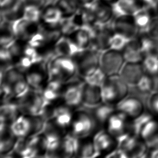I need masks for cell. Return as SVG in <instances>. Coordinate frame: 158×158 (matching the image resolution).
I'll return each mask as SVG.
<instances>
[{"mask_svg":"<svg viewBox=\"0 0 158 158\" xmlns=\"http://www.w3.org/2000/svg\"><path fill=\"white\" fill-rule=\"evenodd\" d=\"M62 17L61 12L56 6L48 7L41 14L44 23L51 27H55L59 24Z\"/></svg>","mask_w":158,"mask_h":158,"instance_id":"484cf974","label":"cell"},{"mask_svg":"<svg viewBox=\"0 0 158 158\" xmlns=\"http://www.w3.org/2000/svg\"><path fill=\"white\" fill-rule=\"evenodd\" d=\"M138 137L147 145L148 148L158 147V118L154 115L141 127Z\"/></svg>","mask_w":158,"mask_h":158,"instance_id":"ba28073f","label":"cell"},{"mask_svg":"<svg viewBox=\"0 0 158 158\" xmlns=\"http://www.w3.org/2000/svg\"><path fill=\"white\" fill-rule=\"evenodd\" d=\"M128 117L123 112H114L107 121V131L113 136L117 138L128 132Z\"/></svg>","mask_w":158,"mask_h":158,"instance_id":"4fadbf2b","label":"cell"},{"mask_svg":"<svg viewBox=\"0 0 158 158\" xmlns=\"http://www.w3.org/2000/svg\"><path fill=\"white\" fill-rule=\"evenodd\" d=\"M136 86L138 91L143 93H153L154 89V78L145 73Z\"/></svg>","mask_w":158,"mask_h":158,"instance_id":"4dcf8cb0","label":"cell"},{"mask_svg":"<svg viewBox=\"0 0 158 158\" xmlns=\"http://www.w3.org/2000/svg\"><path fill=\"white\" fill-rule=\"evenodd\" d=\"M42 94L47 101L52 102L59 97L60 93L44 88L43 89Z\"/></svg>","mask_w":158,"mask_h":158,"instance_id":"74e56055","label":"cell"},{"mask_svg":"<svg viewBox=\"0 0 158 158\" xmlns=\"http://www.w3.org/2000/svg\"><path fill=\"white\" fill-rule=\"evenodd\" d=\"M51 102L47 101L42 94L30 90L23 98L19 99L18 106L23 115L42 116L46 107Z\"/></svg>","mask_w":158,"mask_h":158,"instance_id":"3957f363","label":"cell"},{"mask_svg":"<svg viewBox=\"0 0 158 158\" xmlns=\"http://www.w3.org/2000/svg\"><path fill=\"white\" fill-rule=\"evenodd\" d=\"M114 138V136L108 131H100L94 135L93 140L99 155L102 153L107 154L114 150V148H117V139Z\"/></svg>","mask_w":158,"mask_h":158,"instance_id":"ac0fdd59","label":"cell"},{"mask_svg":"<svg viewBox=\"0 0 158 158\" xmlns=\"http://www.w3.org/2000/svg\"><path fill=\"white\" fill-rule=\"evenodd\" d=\"M141 63L146 73L152 77L158 76V57L147 55Z\"/></svg>","mask_w":158,"mask_h":158,"instance_id":"f1b7e54d","label":"cell"},{"mask_svg":"<svg viewBox=\"0 0 158 158\" xmlns=\"http://www.w3.org/2000/svg\"><path fill=\"white\" fill-rule=\"evenodd\" d=\"M123 56L125 62H142L145 55L141 49L138 36L129 41L123 49Z\"/></svg>","mask_w":158,"mask_h":158,"instance_id":"d6986e66","label":"cell"},{"mask_svg":"<svg viewBox=\"0 0 158 158\" xmlns=\"http://www.w3.org/2000/svg\"><path fill=\"white\" fill-rule=\"evenodd\" d=\"M145 73L142 63L125 62L119 75L128 85H136L139 79Z\"/></svg>","mask_w":158,"mask_h":158,"instance_id":"30bf717a","label":"cell"},{"mask_svg":"<svg viewBox=\"0 0 158 158\" xmlns=\"http://www.w3.org/2000/svg\"><path fill=\"white\" fill-rule=\"evenodd\" d=\"M54 49L57 56L72 58L84 50L80 48L72 39L65 36H61L56 42Z\"/></svg>","mask_w":158,"mask_h":158,"instance_id":"5bb4252c","label":"cell"},{"mask_svg":"<svg viewBox=\"0 0 158 158\" xmlns=\"http://www.w3.org/2000/svg\"><path fill=\"white\" fill-rule=\"evenodd\" d=\"M0 58L4 63L9 62L13 60V57L8 48L1 47L0 51Z\"/></svg>","mask_w":158,"mask_h":158,"instance_id":"f35d334b","label":"cell"},{"mask_svg":"<svg viewBox=\"0 0 158 158\" xmlns=\"http://www.w3.org/2000/svg\"><path fill=\"white\" fill-rule=\"evenodd\" d=\"M148 156L153 158H158V147L149 148V151L148 152Z\"/></svg>","mask_w":158,"mask_h":158,"instance_id":"7bdbcfd3","label":"cell"},{"mask_svg":"<svg viewBox=\"0 0 158 158\" xmlns=\"http://www.w3.org/2000/svg\"><path fill=\"white\" fill-rule=\"evenodd\" d=\"M30 86L27 83L25 77L17 81L12 86L13 96L16 99H20L25 96L30 90Z\"/></svg>","mask_w":158,"mask_h":158,"instance_id":"1f68e13d","label":"cell"},{"mask_svg":"<svg viewBox=\"0 0 158 158\" xmlns=\"http://www.w3.org/2000/svg\"><path fill=\"white\" fill-rule=\"evenodd\" d=\"M116 109L131 119L136 118L144 112L143 102L133 96H127L116 105Z\"/></svg>","mask_w":158,"mask_h":158,"instance_id":"8fae6325","label":"cell"},{"mask_svg":"<svg viewBox=\"0 0 158 158\" xmlns=\"http://www.w3.org/2000/svg\"><path fill=\"white\" fill-rule=\"evenodd\" d=\"M15 2V0H0L1 8L2 9H6L12 6Z\"/></svg>","mask_w":158,"mask_h":158,"instance_id":"b9f144b4","label":"cell"},{"mask_svg":"<svg viewBox=\"0 0 158 158\" xmlns=\"http://www.w3.org/2000/svg\"><path fill=\"white\" fill-rule=\"evenodd\" d=\"M133 19L139 33H146L148 28L154 17L151 9L147 7H142L133 15Z\"/></svg>","mask_w":158,"mask_h":158,"instance_id":"44dd1931","label":"cell"},{"mask_svg":"<svg viewBox=\"0 0 158 158\" xmlns=\"http://www.w3.org/2000/svg\"><path fill=\"white\" fill-rule=\"evenodd\" d=\"M95 117L85 111H78L73 115L70 125L72 134L78 138H85L90 135L97 123Z\"/></svg>","mask_w":158,"mask_h":158,"instance_id":"5b68a950","label":"cell"},{"mask_svg":"<svg viewBox=\"0 0 158 158\" xmlns=\"http://www.w3.org/2000/svg\"><path fill=\"white\" fill-rule=\"evenodd\" d=\"M49 80H57L62 83L69 81L77 72V65L72 57L57 56L48 64Z\"/></svg>","mask_w":158,"mask_h":158,"instance_id":"7a4b0ae2","label":"cell"},{"mask_svg":"<svg viewBox=\"0 0 158 158\" xmlns=\"http://www.w3.org/2000/svg\"><path fill=\"white\" fill-rule=\"evenodd\" d=\"M125 60L119 51L109 49L100 55L99 67L107 76L119 74Z\"/></svg>","mask_w":158,"mask_h":158,"instance_id":"8992f818","label":"cell"},{"mask_svg":"<svg viewBox=\"0 0 158 158\" xmlns=\"http://www.w3.org/2000/svg\"><path fill=\"white\" fill-rule=\"evenodd\" d=\"M147 33L151 37L158 39V17L153 18L148 28Z\"/></svg>","mask_w":158,"mask_h":158,"instance_id":"8d00e7d4","label":"cell"},{"mask_svg":"<svg viewBox=\"0 0 158 158\" xmlns=\"http://www.w3.org/2000/svg\"><path fill=\"white\" fill-rule=\"evenodd\" d=\"M130 39L125 36L118 33H114L110 41V49L121 51L123 50Z\"/></svg>","mask_w":158,"mask_h":158,"instance_id":"d6a6232c","label":"cell"},{"mask_svg":"<svg viewBox=\"0 0 158 158\" xmlns=\"http://www.w3.org/2000/svg\"><path fill=\"white\" fill-rule=\"evenodd\" d=\"M12 133L17 138L28 137L30 131V122L28 115H19L10 125Z\"/></svg>","mask_w":158,"mask_h":158,"instance_id":"7402d4cb","label":"cell"},{"mask_svg":"<svg viewBox=\"0 0 158 158\" xmlns=\"http://www.w3.org/2000/svg\"><path fill=\"white\" fill-rule=\"evenodd\" d=\"M73 114L69 106H60L54 109L52 117L51 119L54 123L61 130L70 127L73 118Z\"/></svg>","mask_w":158,"mask_h":158,"instance_id":"ffe728a7","label":"cell"},{"mask_svg":"<svg viewBox=\"0 0 158 158\" xmlns=\"http://www.w3.org/2000/svg\"><path fill=\"white\" fill-rule=\"evenodd\" d=\"M12 30L17 39L27 41L40 30L36 22L29 21L24 18L14 21L12 24Z\"/></svg>","mask_w":158,"mask_h":158,"instance_id":"7c38bea8","label":"cell"},{"mask_svg":"<svg viewBox=\"0 0 158 158\" xmlns=\"http://www.w3.org/2000/svg\"><path fill=\"white\" fill-rule=\"evenodd\" d=\"M46 0H25V5L26 6L33 7L41 10L45 5Z\"/></svg>","mask_w":158,"mask_h":158,"instance_id":"ab89813d","label":"cell"},{"mask_svg":"<svg viewBox=\"0 0 158 158\" xmlns=\"http://www.w3.org/2000/svg\"><path fill=\"white\" fill-rule=\"evenodd\" d=\"M106 157L112 158H125L128 157V155L124 151L118 148H117L110 153L107 154Z\"/></svg>","mask_w":158,"mask_h":158,"instance_id":"60d3db41","label":"cell"},{"mask_svg":"<svg viewBox=\"0 0 158 158\" xmlns=\"http://www.w3.org/2000/svg\"><path fill=\"white\" fill-rule=\"evenodd\" d=\"M82 103L89 107H94L104 103L101 87L88 84L85 81L83 87Z\"/></svg>","mask_w":158,"mask_h":158,"instance_id":"9a60e30c","label":"cell"},{"mask_svg":"<svg viewBox=\"0 0 158 158\" xmlns=\"http://www.w3.org/2000/svg\"><path fill=\"white\" fill-rule=\"evenodd\" d=\"M84 83H73L68 85L62 92V99L69 107H75L82 103Z\"/></svg>","mask_w":158,"mask_h":158,"instance_id":"2e32d148","label":"cell"},{"mask_svg":"<svg viewBox=\"0 0 158 158\" xmlns=\"http://www.w3.org/2000/svg\"><path fill=\"white\" fill-rule=\"evenodd\" d=\"M78 139L72 134L66 135L62 138L55 157H72L78 155L80 148Z\"/></svg>","mask_w":158,"mask_h":158,"instance_id":"e0dca14e","label":"cell"},{"mask_svg":"<svg viewBox=\"0 0 158 158\" xmlns=\"http://www.w3.org/2000/svg\"><path fill=\"white\" fill-rule=\"evenodd\" d=\"M103 102L117 105L128 96V85L119 74L107 76L101 86Z\"/></svg>","mask_w":158,"mask_h":158,"instance_id":"6da1fadb","label":"cell"},{"mask_svg":"<svg viewBox=\"0 0 158 158\" xmlns=\"http://www.w3.org/2000/svg\"><path fill=\"white\" fill-rule=\"evenodd\" d=\"M20 112L17 104L11 102H4L1 104L0 111L1 122L10 123L19 116Z\"/></svg>","mask_w":158,"mask_h":158,"instance_id":"cb8c5ba5","label":"cell"},{"mask_svg":"<svg viewBox=\"0 0 158 158\" xmlns=\"http://www.w3.org/2000/svg\"><path fill=\"white\" fill-rule=\"evenodd\" d=\"M113 30L130 40L136 37L139 33L132 15H119L114 23Z\"/></svg>","mask_w":158,"mask_h":158,"instance_id":"9c48e42d","label":"cell"},{"mask_svg":"<svg viewBox=\"0 0 158 158\" xmlns=\"http://www.w3.org/2000/svg\"><path fill=\"white\" fill-rule=\"evenodd\" d=\"M56 7L61 12L62 17L70 18L77 11V3L75 0H59Z\"/></svg>","mask_w":158,"mask_h":158,"instance_id":"83f0119b","label":"cell"},{"mask_svg":"<svg viewBox=\"0 0 158 158\" xmlns=\"http://www.w3.org/2000/svg\"><path fill=\"white\" fill-rule=\"evenodd\" d=\"M95 108L94 117L98 123L102 124L107 122L109 118L114 112L113 105L106 103L101 104Z\"/></svg>","mask_w":158,"mask_h":158,"instance_id":"4316f807","label":"cell"},{"mask_svg":"<svg viewBox=\"0 0 158 158\" xmlns=\"http://www.w3.org/2000/svg\"><path fill=\"white\" fill-rule=\"evenodd\" d=\"M149 111L158 118V92H153L148 101Z\"/></svg>","mask_w":158,"mask_h":158,"instance_id":"d590c367","label":"cell"},{"mask_svg":"<svg viewBox=\"0 0 158 158\" xmlns=\"http://www.w3.org/2000/svg\"><path fill=\"white\" fill-rule=\"evenodd\" d=\"M40 10L36 8L25 6L23 18L31 22H36L40 17Z\"/></svg>","mask_w":158,"mask_h":158,"instance_id":"e575fe53","label":"cell"},{"mask_svg":"<svg viewBox=\"0 0 158 158\" xmlns=\"http://www.w3.org/2000/svg\"><path fill=\"white\" fill-rule=\"evenodd\" d=\"M102 1H104V2H114L115 1H117V0H102Z\"/></svg>","mask_w":158,"mask_h":158,"instance_id":"ee69618b","label":"cell"},{"mask_svg":"<svg viewBox=\"0 0 158 158\" xmlns=\"http://www.w3.org/2000/svg\"><path fill=\"white\" fill-rule=\"evenodd\" d=\"M99 51L86 49L73 58L77 73L83 78L92 74L99 67L100 55Z\"/></svg>","mask_w":158,"mask_h":158,"instance_id":"277c9868","label":"cell"},{"mask_svg":"<svg viewBox=\"0 0 158 158\" xmlns=\"http://www.w3.org/2000/svg\"><path fill=\"white\" fill-rule=\"evenodd\" d=\"M78 156L83 158L94 157L99 156V154L97 151L93 140H88L80 144L79 151Z\"/></svg>","mask_w":158,"mask_h":158,"instance_id":"f546056e","label":"cell"},{"mask_svg":"<svg viewBox=\"0 0 158 158\" xmlns=\"http://www.w3.org/2000/svg\"><path fill=\"white\" fill-rule=\"evenodd\" d=\"M93 13L98 22L105 24L111 19L112 10L108 4L104 2L95 5Z\"/></svg>","mask_w":158,"mask_h":158,"instance_id":"d4e9b609","label":"cell"},{"mask_svg":"<svg viewBox=\"0 0 158 158\" xmlns=\"http://www.w3.org/2000/svg\"><path fill=\"white\" fill-rule=\"evenodd\" d=\"M138 37L144 55L158 57V39L151 37L146 33H139Z\"/></svg>","mask_w":158,"mask_h":158,"instance_id":"603a6c76","label":"cell"},{"mask_svg":"<svg viewBox=\"0 0 158 158\" xmlns=\"http://www.w3.org/2000/svg\"><path fill=\"white\" fill-rule=\"evenodd\" d=\"M25 75L31 88L41 90L49 80L48 64L44 61L35 63L26 72Z\"/></svg>","mask_w":158,"mask_h":158,"instance_id":"52a82bcc","label":"cell"},{"mask_svg":"<svg viewBox=\"0 0 158 158\" xmlns=\"http://www.w3.org/2000/svg\"><path fill=\"white\" fill-rule=\"evenodd\" d=\"M107 77L106 74L99 67L95 72L84 78V80L88 84L101 87Z\"/></svg>","mask_w":158,"mask_h":158,"instance_id":"836d02e7","label":"cell"}]
</instances>
